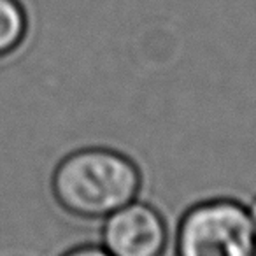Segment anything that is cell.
I'll return each instance as SVG.
<instances>
[{"label":"cell","instance_id":"3957f363","mask_svg":"<svg viewBox=\"0 0 256 256\" xmlns=\"http://www.w3.org/2000/svg\"><path fill=\"white\" fill-rule=\"evenodd\" d=\"M100 228V246L110 256H165L170 232L153 204L137 198L107 216Z\"/></svg>","mask_w":256,"mask_h":256},{"label":"cell","instance_id":"277c9868","mask_svg":"<svg viewBox=\"0 0 256 256\" xmlns=\"http://www.w3.org/2000/svg\"><path fill=\"white\" fill-rule=\"evenodd\" d=\"M26 22L14 0H0V58L14 53L23 42Z\"/></svg>","mask_w":256,"mask_h":256},{"label":"cell","instance_id":"7a4b0ae2","mask_svg":"<svg viewBox=\"0 0 256 256\" xmlns=\"http://www.w3.org/2000/svg\"><path fill=\"white\" fill-rule=\"evenodd\" d=\"M174 256H256L249 210L230 198L190 207L176 230Z\"/></svg>","mask_w":256,"mask_h":256},{"label":"cell","instance_id":"6da1fadb","mask_svg":"<svg viewBox=\"0 0 256 256\" xmlns=\"http://www.w3.org/2000/svg\"><path fill=\"white\" fill-rule=\"evenodd\" d=\"M144 178L139 164L107 146L67 153L51 174L50 188L60 210L79 221H104L140 198Z\"/></svg>","mask_w":256,"mask_h":256},{"label":"cell","instance_id":"5b68a950","mask_svg":"<svg viewBox=\"0 0 256 256\" xmlns=\"http://www.w3.org/2000/svg\"><path fill=\"white\" fill-rule=\"evenodd\" d=\"M60 256H110L100 244H81L67 249Z\"/></svg>","mask_w":256,"mask_h":256},{"label":"cell","instance_id":"8992f818","mask_svg":"<svg viewBox=\"0 0 256 256\" xmlns=\"http://www.w3.org/2000/svg\"><path fill=\"white\" fill-rule=\"evenodd\" d=\"M249 214H251V221H252V226H254V234H256V198L252 202L251 209H249Z\"/></svg>","mask_w":256,"mask_h":256}]
</instances>
